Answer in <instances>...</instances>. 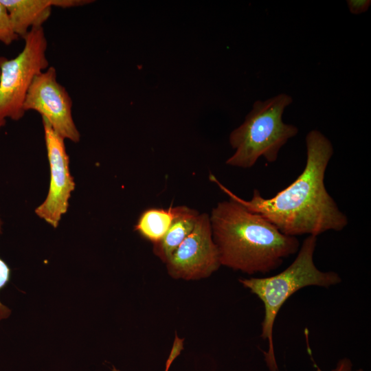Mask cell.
<instances>
[{
	"label": "cell",
	"mask_w": 371,
	"mask_h": 371,
	"mask_svg": "<svg viewBox=\"0 0 371 371\" xmlns=\"http://www.w3.org/2000/svg\"><path fill=\"white\" fill-rule=\"evenodd\" d=\"M166 264L171 277L186 280L207 278L220 267L208 214H199L192 231Z\"/></svg>",
	"instance_id": "cell-7"
},
{
	"label": "cell",
	"mask_w": 371,
	"mask_h": 371,
	"mask_svg": "<svg viewBox=\"0 0 371 371\" xmlns=\"http://www.w3.org/2000/svg\"><path fill=\"white\" fill-rule=\"evenodd\" d=\"M306 159L302 172L287 187L271 198L255 189L245 200L223 185L212 174L209 179L229 198L275 225L282 234L317 236L327 231L339 232L348 224L347 216L328 192L325 173L334 153L330 140L313 129L306 135Z\"/></svg>",
	"instance_id": "cell-1"
},
{
	"label": "cell",
	"mask_w": 371,
	"mask_h": 371,
	"mask_svg": "<svg viewBox=\"0 0 371 371\" xmlns=\"http://www.w3.org/2000/svg\"><path fill=\"white\" fill-rule=\"evenodd\" d=\"M292 102V97L284 93L256 101L244 122L229 135V144L235 152L225 164L247 169L260 157L275 162L280 149L299 131L295 125L282 121L284 109Z\"/></svg>",
	"instance_id": "cell-4"
},
{
	"label": "cell",
	"mask_w": 371,
	"mask_h": 371,
	"mask_svg": "<svg viewBox=\"0 0 371 371\" xmlns=\"http://www.w3.org/2000/svg\"><path fill=\"white\" fill-rule=\"evenodd\" d=\"M356 371H363V369L360 368V369H359V370H357Z\"/></svg>",
	"instance_id": "cell-17"
},
{
	"label": "cell",
	"mask_w": 371,
	"mask_h": 371,
	"mask_svg": "<svg viewBox=\"0 0 371 371\" xmlns=\"http://www.w3.org/2000/svg\"><path fill=\"white\" fill-rule=\"evenodd\" d=\"M112 371H120V370L117 369L116 368L113 367L112 369Z\"/></svg>",
	"instance_id": "cell-16"
},
{
	"label": "cell",
	"mask_w": 371,
	"mask_h": 371,
	"mask_svg": "<svg viewBox=\"0 0 371 371\" xmlns=\"http://www.w3.org/2000/svg\"><path fill=\"white\" fill-rule=\"evenodd\" d=\"M45 146L49 165L50 181L47 194L35 209V214L54 228L68 210L71 192L76 183L69 169V157L65 139L42 118Z\"/></svg>",
	"instance_id": "cell-8"
},
{
	"label": "cell",
	"mask_w": 371,
	"mask_h": 371,
	"mask_svg": "<svg viewBox=\"0 0 371 371\" xmlns=\"http://www.w3.org/2000/svg\"><path fill=\"white\" fill-rule=\"evenodd\" d=\"M5 7L14 32L24 38L33 27H43L53 7L69 8L90 3L87 0H0Z\"/></svg>",
	"instance_id": "cell-9"
},
{
	"label": "cell",
	"mask_w": 371,
	"mask_h": 371,
	"mask_svg": "<svg viewBox=\"0 0 371 371\" xmlns=\"http://www.w3.org/2000/svg\"><path fill=\"white\" fill-rule=\"evenodd\" d=\"M352 363L348 358H343L338 361L332 371H352Z\"/></svg>",
	"instance_id": "cell-15"
},
{
	"label": "cell",
	"mask_w": 371,
	"mask_h": 371,
	"mask_svg": "<svg viewBox=\"0 0 371 371\" xmlns=\"http://www.w3.org/2000/svg\"><path fill=\"white\" fill-rule=\"evenodd\" d=\"M23 39V48L16 57L0 56V129L8 118L18 121L25 115L23 105L31 82L49 67L43 27L32 28Z\"/></svg>",
	"instance_id": "cell-5"
},
{
	"label": "cell",
	"mask_w": 371,
	"mask_h": 371,
	"mask_svg": "<svg viewBox=\"0 0 371 371\" xmlns=\"http://www.w3.org/2000/svg\"><path fill=\"white\" fill-rule=\"evenodd\" d=\"M175 216V207H150L139 216L135 230L143 238L155 245L166 235Z\"/></svg>",
	"instance_id": "cell-11"
},
{
	"label": "cell",
	"mask_w": 371,
	"mask_h": 371,
	"mask_svg": "<svg viewBox=\"0 0 371 371\" xmlns=\"http://www.w3.org/2000/svg\"><path fill=\"white\" fill-rule=\"evenodd\" d=\"M349 11L353 14H360L367 11L371 4L370 0H347Z\"/></svg>",
	"instance_id": "cell-14"
},
{
	"label": "cell",
	"mask_w": 371,
	"mask_h": 371,
	"mask_svg": "<svg viewBox=\"0 0 371 371\" xmlns=\"http://www.w3.org/2000/svg\"><path fill=\"white\" fill-rule=\"evenodd\" d=\"M199 215L198 211L187 206L175 207V218L169 229L158 243L153 245L154 254L164 263L192 231Z\"/></svg>",
	"instance_id": "cell-10"
},
{
	"label": "cell",
	"mask_w": 371,
	"mask_h": 371,
	"mask_svg": "<svg viewBox=\"0 0 371 371\" xmlns=\"http://www.w3.org/2000/svg\"><path fill=\"white\" fill-rule=\"evenodd\" d=\"M210 220L221 265L235 271L249 275L269 273L300 249L297 237L282 234L230 198L212 208Z\"/></svg>",
	"instance_id": "cell-2"
},
{
	"label": "cell",
	"mask_w": 371,
	"mask_h": 371,
	"mask_svg": "<svg viewBox=\"0 0 371 371\" xmlns=\"http://www.w3.org/2000/svg\"><path fill=\"white\" fill-rule=\"evenodd\" d=\"M3 222L0 216V234L2 232ZM11 270L8 264L0 258V290L10 281ZM11 313L10 309L0 301V321L8 318Z\"/></svg>",
	"instance_id": "cell-13"
},
{
	"label": "cell",
	"mask_w": 371,
	"mask_h": 371,
	"mask_svg": "<svg viewBox=\"0 0 371 371\" xmlns=\"http://www.w3.org/2000/svg\"><path fill=\"white\" fill-rule=\"evenodd\" d=\"M72 100L57 80L54 67H49L33 78L24 102L25 111H35L65 139L78 142L80 133L72 116Z\"/></svg>",
	"instance_id": "cell-6"
},
{
	"label": "cell",
	"mask_w": 371,
	"mask_h": 371,
	"mask_svg": "<svg viewBox=\"0 0 371 371\" xmlns=\"http://www.w3.org/2000/svg\"><path fill=\"white\" fill-rule=\"evenodd\" d=\"M317 236H308L302 242L293 262L280 273L265 278H240L239 282L263 303L264 318L261 337L268 340L264 352L270 371H278L273 341V329L277 315L284 302L300 289L317 286L328 288L339 284L341 277L335 271H320L315 265Z\"/></svg>",
	"instance_id": "cell-3"
},
{
	"label": "cell",
	"mask_w": 371,
	"mask_h": 371,
	"mask_svg": "<svg viewBox=\"0 0 371 371\" xmlns=\"http://www.w3.org/2000/svg\"><path fill=\"white\" fill-rule=\"evenodd\" d=\"M19 38L14 32L5 7L0 2V42L9 45Z\"/></svg>",
	"instance_id": "cell-12"
}]
</instances>
